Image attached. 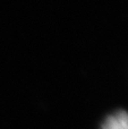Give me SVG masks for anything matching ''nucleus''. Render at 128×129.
Listing matches in <instances>:
<instances>
[{"mask_svg": "<svg viewBox=\"0 0 128 129\" xmlns=\"http://www.w3.org/2000/svg\"><path fill=\"white\" fill-rule=\"evenodd\" d=\"M102 129H128V113L118 111L109 116L103 122Z\"/></svg>", "mask_w": 128, "mask_h": 129, "instance_id": "nucleus-1", "label": "nucleus"}]
</instances>
